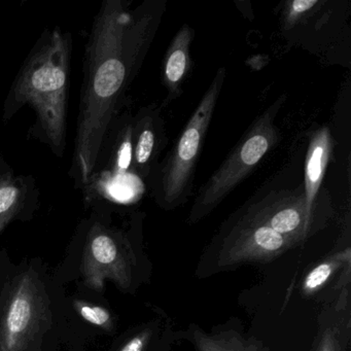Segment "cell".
Here are the masks:
<instances>
[{
	"label": "cell",
	"instance_id": "1",
	"mask_svg": "<svg viewBox=\"0 0 351 351\" xmlns=\"http://www.w3.org/2000/svg\"><path fill=\"white\" fill-rule=\"evenodd\" d=\"M155 16L149 9L130 12L121 0H106L94 19L84 56L73 163L75 186L85 190L121 101L145 58Z\"/></svg>",
	"mask_w": 351,
	"mask_h": 351
},
{
	"label": "cell",
	"instance_id": "2",
	"mask_svg": "<svg viewBox=\"0 0 351 351\" xmlns=\"http://www.w3.org/2000/svg\"><path fill=\"white\" fill-rule=\"evenodd\" d=\"M71 36L58 26L44 32L24 62L3 104V121L24 106L36 114L34 135L57 157L66 147Z\"/></svg>",
	"mask_w": 351,
	"mask_h": 351
},
{
	"label": "cell",
	"instance_id": "3",
	"mask_svg": "<svg viewBox=\"0 0 351 351\" xmlns=\"http://www.w3.org/2000/svg\"><path fill=\"white\" fill-rule=\"evenodd\" d=\"M225 79L226 69H219L173 149L168 154L162 167L156 171L154 198L165 210L182 206L190 196L197 161Z\"/></svg>",
	"mask_w": 351,
	"mask_h": 351
},
{
	"label": "cell",
	"instance_id": "4",
	"mask_svg": "<svg viewBox=\"0 0 351 351\" xmlns=\"http://www.w3.org/2000/svg\"><path fill=\"white\" fill-rule=\"evenodd\" d=\"M285 100V97L279 98L254 121L227 159L201 189L186 219L190 225L199 223L210 215L276 145L279 131L274 120Z\"/></svg>",
	"mask_w": 351,
	"mask_h": 351
},
{
	"label": "cell",
	"instance_id": "5",
	"mask_svg": "<svg viewBox=\"0 0 351 351\" xmlns=\"http://www.w3.org/2000/svg\"><path fill=\"white\" fill-rule=\"evenodd\" d=\"M82 273L90 289L102 291L112 280L129 291L151 277L152 264L128 234L96 221L88 232Z\"/></svg>",
	"mask_w": 351,
	"mask_h": 351
},
{
	"label": "cell",
	"instance_id": "6",
	"mask_svg": "<svg viewBox=\"0 0 351 351\" xmlns=\"http://www.w3.org/2000/svg\"><path fill=\"white\" fill-rule=\"evenodd\" d=\"M297 246L243 213L215 236L201 256L196 275L204 278L242 265L267 264Z\"/></svg>",
	"mask_w": 351,
	"mask_h": 351
},
{
	"label": "cell",
	"instance_id": "7",
	"mask_svg": "<svg viewBox=\"0 0 351 351\" xmlns=\"http://www.w3.org/2000/svg\"><path fill=\"white\" fill-rule=\"evenodd\" d=\"M243 213L252 221L289 238L297 245L309 239L328 221V213L308 210L303 186L298 190L271 193L246 208Z\"/></svg>",
	"mask_w": 351,
	"mask_h": 351
},
{
	"label": "cell",
	"instance_id": "8",
	"mask_svg": "<svg viewBox=\"0 0 351 351\" xmlns=\"http://www.w3.org/2000/svg\"><path fill=\"white\" fill-rule=\"evenodd\" d=\"M47 300L36 275L24 273L14 285L0 318V344L25 351L46 317Z\"/></svg>",
	"mask_w": 351,
	"mask_h": 351
},
{
	"label": "cell",
	"instance_id": "9",
	"mask_svg": "<svg viewBox=\"0 0 351 351\" xmlns=\"http://www.w3.org/2000/svg\"><path fill=\"white\" fill-rule=\"evenodd\" d=\"M317 332L311 351H348L351 340V281L319 300Z\"/></svg>",
	"mask_w": 351,
	"mask_h": 351
},
{
	"label": "cell",
	"instance_id": "10",
	"mask_svg": "<svg viewBox=\"0 0 351 351\" xmlns=\"http://www.w3.org/2000/svg\"><path fill=\"white\" fill-rule=\"evenodd\" d=\"M178 341H186L196 351H270L254 335H248L243 324L233 317L206 330L197 324L176 330Z\"/></svg>",
	"mask_w": 351,
	"mask_h": 351
},
{
	"label": "cell",
	"instance_id": "11",
	"mask_svg": "<svg viewBox=\"0 0 351 351\" xmlns=\"http://www.w3.org/2000/svg\"><path fill=\"white\" fill-rule=\"evenodd\" d=\"M166 145L165 130L160 110L147 106L133 121L131 170L143 180L153 174L160 153Z\"/></svg>",
	"mask_w": 351,
	"mask_h": 351
},
{
	"label": "cell",
	"instance_id": "12",
	"mask_svg": "<svg viewBox=\"0 0 351 351\" xmlns=\"http://www.w3.org/2000/svg\"><path fill=\"white\" fill-rule=\"evenodd\" d=\"M350 281V246H338L306 273L300 291L303 297L319 300Z\"/></svg>",
	"mask_w": 351,
	"mask_h": 351
},
{
	"label": "cell",
	"instance_id": "13",
	"mask_svg": "<svg viewBox=\"0 0 351 351\" xmlns=\"http://www.w3.org/2000/svg\"><path fill=\"white\" fill-rule=\"evenodd\" d=\"M38 194L34 178L16 174L0 156V233L28 205L34 204Z\"/></svg>",
	"mask_w": 351,
	"mask_h": 351
},
{
	"label": "cell",
	"instance_id": "14",
	"mask_svg": "<svg viewBox=\"0 0 351 351\" xmlns=\"http://www.w3.org/2000/svg\"><path fill=\"white\" fill-rule=\"evenodd\" d=\"M332 147V136L328 127H322L312 133L306 155L303 184L306 204L310 213H320L318 211V205H316V198L328 167Z\"/></svg>",
	"mask_w": 351,
	"mask_h": 351
},
{
	"label": "cell",
	"instance_id": "15",
	"mask_svg": "<svg viewBox=\"0 0 351 351\" xmlns=\"http://www.w3.org/2000/svg\"><path fill=\"white\" fill-rule=\"evenodd\" d=\"M155 313V317L134 330L118 351H172L178 341L171 318L160 308H156Z\"/></svg>",
	"mask_w": 351,
	"mask_h": 351
},
{
	"label": "cell",
	"instance_id": "16",
	"mask_svg": "<svg viewBox=\"0 0 351 351\" xmlns=\"http://www.w3.org/2000/svg\"><path fill=\"white\" fill-rule=\"evenodd\" d=\"M194 32L184 24L174 36L164 61L163 83L167 89L166 104L178 97L190 69V47Z\"/></svg>",
	"mask_w": 351,
	"mask_h": 351
},
{
	"label": "cell",
	"instance_id": "17",
	"mask_svg": "<svg viewBox=\"0 0 351 351\" xmlns=\"http://www.w3.org/2000/svg\"><path fill=\"white\" fill-rule=\"evenodd\" d=\"M75 308L86 322L108 332H110L114 328V318L110 310L106 308L80 301V300L75 302Z\"/></svg>",
	"mask_w": 351,
	"mask_h": 351
},
{
	"label": "cell",
	"instance_id": "18",
	"mask_svg": "<svg viewBox=\"0 0 351 351\" xmlns=\"http://www.w3.org/2000/svg\"><path fill=\"white\" fill-rule=\"evenodd\" d=\"M317 0H293L289 3V13H287V24L295 23L302 15L308 13L318 5Z\"/></svg>",
	"mask_w": 351,
	"mask_h": 351
},
{
	"label": "cell",
	"instance_id": "19",
	"mask_svg": "<svg viewBox=\"0 0 351 351\" xmlns=\"http://www.w3.org/2000/svg\"><path fill=\"white\" fill-rule=\"evenodd\" d=\"M0 351H8L3 345L0 344Z\"/></svg>",
	"mask_w": 351,
	"mask_h": 351
}]
</instances>
